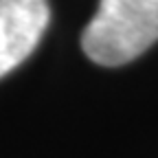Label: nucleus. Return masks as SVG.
Segmentation results:
<instances>
[{
  "label": "nucleus",
  "mask_w": 158,
  "mask_h": 158,
  "mask_svg": "<svg viewBox=\"0 0 158 158\" xmlns=\"http://www.w3.org/2000/svg\"><path fill=\"white\" fill-rule=\"evenodd\" d=\"M48 20V0H0V79L35 51Z\"/></svg>",
  "instance_id": "nucleus-2"
},
{
  "label": "nucleus",
  "mask_w": 158,
  "mask_h": 158,
  "mask_svg": "<svg viewBox=\"0 0 158 158\" xmlns=\"http://www.w3.org/2000/svg\"><path fill=\"white\" fill-rule=\"evenodd\" d=\"M156 40L158 0H99L81 33V48L99 66H123Z\"/></svg>",
  "instance_id": "nucleus-1"
}]
</instances>
